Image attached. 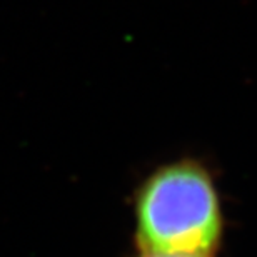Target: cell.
Segmentation results:
<instances>
[{"label": "cell", "instance_id": "1", "mask_svg": "<svg viewBox=\"0 0 257 257\" xmlns=\"http://www.w3.org/2000/svg\"><path fill=\"white\" fill-rule=\"evenodd\" d=\"M137 240L144 254L210 257L222 230L210 172L192 159L159 167L137 192Z\"/></svg>", "mask_w": 257, "mask_h": 257}, {"label": "cell", "instance_id": "2", "mask_svg": "<svg viewBox=\"0 0 257 257\" xmlns=\"http://www.w3.org/2000/svg\"><path fill=\"white\" fill-rule=\"evenodd\" d=\"M141 257H194V255H152V254H144Z\"/></svg>", "mask_w": 257, "mask_h": 257}]
</instances>
